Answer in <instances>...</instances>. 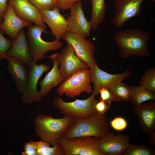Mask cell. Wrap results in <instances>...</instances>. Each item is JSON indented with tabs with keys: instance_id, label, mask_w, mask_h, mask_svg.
I'll use <instances>...</instances> for the list:
<instances>
[{
	"instance_id": "32",
	"label": "cell",
	"mask_w": 155,
	"mask_h": 155,
	"mask_svg": "<svg viewBox=\"0 0 155 155\" xmlns=\"http://www.w3.org/2000/svg\"><path fill=\"white\" fill-rule=\"evenodd\" d=\"M99 94H100V100L109 103L113 101L112 95L107 88H101L99 90Z\"/></svg>"
},
{
	"instance_id": "15",
	"label": "cell",
	"mask_w": 155,
	"mask_h": 155,
	"mask_svg": "<svg viewBox=\"0 0 155 155\" xmlns=\"http://www.w3.org/2000/svg\"><path fill=\"white\" fill-rule=\"evenodd\" d=\"M8 4L20 19L46 29L40 11L28 0H9Z\"/></svg>"
},
{
	"instance_id": "13",
	"label": "cell",
	"mask_w": 155,
	"mask_h": 155,
	"mask_svg": "<svg viewBox=\"0 0 155 155\" xmlns=\"http://www.w3.org/2000/svg\"><path fill=\"white\" fill-rule=\"evenodd\" d=\"M130 143L129 135L109 132L99 139L98 148L103 155H123Z\"/></svg>"
},
{
	"instance_id": "8",
	"label": "cell",
	"mask_w": 155,
	"mask_h": 155,
	"mask_svg": "<svg viewBox=\"0 0 155 155\" xmlns=\"http://www.w3.org/2000/svg\"><path fill=\"white\" fill-rule=\"evenodd\" d=\"M47 57L50 59L55 58L58 60L60 73L65 80L78 71L90 68L87 63L77 57L73 46L68 43L61 53H55Z\"/></svg>"
},
{
	"instance_id": "22",
	"label": "cell",
	"mask_w": 155,
	"mask_h": 155,
	"mask_svg": "<svg viewBox=\"0 0 155 155\" xmlns=\"http://www.w3.org/2000/svg\"><path fill=\"white\" fill-rule=\"evenodd\" d=\"M130 103L134 107L149 100L155 101V92L149 91L144 88L139 86H130Z\"/></svg>"
},
{
	"instance_id": "26",
	"label": "cell",
	"mask_w": 155,
	"mask_h": 155,
	"mask_svg": "<svg viewBox=\"0 0 155 155\" xmlns=\"http://www.w3.org/2000/svg\"><path fill=\"white\" fill-rule=\"evenodd\" d=\"M140 86L147 90L155 92V68L145 70L139 83Z\"/></svg>"
},
{
	"instance_id": "3",
	"label": "cell",
	"mask_w": 155,
	"mask_h": 155,
	"mask_svg": "<svg viewBox=\"0 0 155 155\" xmlns=\"http://www.w3.org/2000/svg\"><path fill=\"white\" fill-rule=\"evenodd\" d=\"M109 132L106 117L96 113L88 118H75L74 123L63 137L91 136L99 139Z\"/></svg>"
},
{
	"instance_id": "19",
	"label": "cell",
	"mask_w": 155,
	"mask_h": 155,
	"mask_svg": "<svg viewBox=\"0 0 155 155\" xmlns=\"http://www.w3.org/2000/svg\"><path fill=\"white\" fill-rule=\"evenodd\" d=\"M3 18V21L0 24V29L8 35L12 40L17 37L22 29L32 25L33 24L18 17L9 4Z\"/></svg>"
},
{
	"instance_id": "24",
	"label": "cell",
	"mask_w": 155,
	"mask_h": 155,
	"mask_svg": "<svg viewBox=\"0 0 155 155\" xmlns=\"http://www.w3.org/2000/svg\"><path fill=\"white\" fill-rule=\"evenodd\" d=\"M107 88L111 93L114 102H129L130 99V86L120 81Z\"/></svg>"
},
{
	"instance_id": "7",
	"label": "cell",
	"mask_w": 155,
	"mask_h": 155,
	"mask_svg": "<svg viewBox=\"0 0 155 155\" xmlns=\"http://www.w3.org/2000/svg\"><path fill=\"white\" fill-rule=\"evenodd\" d=\"M99 139L91 136L68 139L62 137L58 141L65 155H103L98 148Z\"/></svg>"
},
{
	"instance_id": "37",
	"label": "cell",
	"mask_w": 155,
	"mask_h": 155,
	"mask_svg": "<svg viewBox=\"0 0 155 155\" xmlns=\"http://www.w3.org/2000/svg\"><path fill=\"white\" fill-rule=\"evenodd\" d=\"M2 18L1 17L0 15V24L2 23Z\"/></svg>"
},
{
	"instance_id": "23",
	"label": "cell",
	"mask_w": 155,
	"mask_h": 155,
	"mask_svg": "<svg viewBox=\"0 0 155 155\" xmlns=\"http://www.w3.org/2000/svg\"><path fill=\"white\" fill-rule=\"evenodd\" d=\"M92 5L90 21L92 29L95 30L105 19L106 7L104 0H90Z\"/></svg>"
},
{
	"instance_id": "29",
	"label": "cell",
	"mask_w": 155,
	"mask_h": 155,
	"mask_svg": "<svg viewBox=\"0 0 155 155\" xmlns=\"http://www.w3.org/2000/svg\"><path fill=\"white\" fill-rule=\"evenodd\" d=\"M4 32L0 29V61L6 59L7 52L11 46L12 40L11 38L6 39L4 36Z\"/></svg>"
},
{
	"instance_id": "11",
	"label": "cell",
	"mask_w": 155,
	"mask_h": 155,
	"mask_svg": "<svg viewBox=\"0 0 155 155\" xmlns=\"http://www.w3.org/2000/svg\"><path fill=\"white\" fill-rule=\"evenodd\" d=\"M90 68L91 82L93 85L92 93L96 96L99 94L101 88H107L120 81H122L128 78L132 73L129 70L119 74L109 73L101 69L96 63Z\"/></svg>"
},
{
	"instance_id": "9",
	"label": "cell",
	"mask_w": 155,
	"mask_h": 155,
	"mask_svg": "<svg viewBox=\"0 0 155 155\" xmlns=\"http://www.w3.org/2000/svg\"><path fill=\"white\" fill-rule=\"evenodd\" d=\"M81 35L70 31L66 32L62 38L74 48L76 55L87 63L90 68L96 63L94 56L95 46L90 40Z\"/></svg>"
},
{
	"instance_id": "20",
	"label": "cell",
	"mask_w": 155,
	"mask_h": 155,
	"mask_svg": "<svg viewBox=\"0 0 155 155\" xmlns=\"http://www.w3.org/2000/svg\"><path fill=\"white\" fill-rule=\"evenodd\" d=\"M7 69L15 82L18 90L22 93L27 82L28 74L25 65L20 59L7 57Z\"/></svg>"
},
{
	"instance_id": "28",
	"label": "cell",
	"mask_w": 155,
	"mask_h": 155,
	"mask_svg": "<svg viewBox=\"0 0 155 155\" xmlns=\"http://www.w3.org/2000/svg\"><path fill=\"white\" fill-rule=\"evenodd\" d=\"M39 11L51 10L57 7V0H28Z\"/></svg>"
},
{
	"instance_id": "33",
	"label": "cell",
	"mask_w": 155,
	"mask_h": 155,
	"mask_svg": "<svg viewBox=\"0 0 155 155\" xmlns=\"http://www.w3.org/2000/svg\"><path fill=\"white\" fill-rule=\"evenodd\" d=\"M24 151L23 155H38L36 147L33 141L26 143L24 144Z\"/></svg>"
},
{
	"instance_id": "14",
	"label": "cell",
	"mask_w": 155,
	"mask_h": 155,
	"mask_svg": "<svg viewBox=\"0 0 155 155\" xmlns=\"http://www.w3.org/2000/svg\"><path fill=\"white\" fill-rule=\"evenodd\" d=\"M70 9V15L67 19L68 31L86 38L89 37L92 28L90 22L85 16L82 1L75 3Z\"/></svg>"
},
{
	"instance_id": "5",
	"label": "cell",
	"mask_w": 155,
	"mask_h": 155,
	"mask_svg": "<svg viewBox=\"0 0 155 155\" xmlns=\"http://www.w3.org/2000/svg\"><path fill=\"white\" fill-rule=\"evenodd\" d=\"M43 32H47L42 28L36 25H31L27 27L26 34L28 42L31 56L34 60H42L45 57L44 55L51 51H56L61 48L63 43L56 40L51 42H46L41 38Z\"/></svg>"
},
{
	"instance_id": "17",
	"label": "cell",
	"mask_w": 155,
	"mask_h": 155,
	"mask_svg": "<svg viewBox=\"0 0 155 155\" xmlns=\"http://www.w3.org/2000/svg\"><path fill=\"white\" fill-rule=\"evenodd\" d=\"M139 119V125L143 132L148 135L155 131V102H144L133 109Z\"/></svg>"
},
{
	"instance_id": "10",
	"label": "cell",
	"mask_w": 155,
	"mask_h": 155,
	"mask_svg": "<svg viewBox=\"0 0 155 155\" xmlns=\"http://www.w3.org/2000/svg\"><path fill=\"white\" fill-rule=\"evenodd\" d=\"M36 61L33 60L29 68V71L27 83L22 92V100L24 103L30 104L40 100L42 97L36 90L38 80L43 73L49 71L50 67L41 63L37 65Z\"/></svg>"
},
{
	"instance_id": "2",
	"label": "cell",
	"mask_w": 155,
	"mask_h": 155,
	"mask_svg": "<svg viewBox=\"0 0 155 155\" xmlns=\"http://www.w3.org/2000/svg\"><path fill=\"white\" fill-rule=\"evenodd\" d=\"M74 120V118L67 115L55 118L46 115L40 114L34 120L36 132L41 140L54 146L63 137Z\"/></svg>"
},
{
	"instance_id": "34",
	"label": "cell",
	"mask_w": 155,
	"mask_h": 155,
	"mask_svg": "<svg viewBox=\"0 0 155 155\" xmlns=\"http://www.w3.org/2000/svg\"><path fill=\"white\" fill-rule=\"evenodd\" d=\"M86 0H57V7L59 9L66 10L70 9L75 2Z\"/></svg>"
},
{
	"instance_id": "31",
	"label": "cell",
	"mask_w": 155,
	"mask_h": 155,
	"mask_svg": "<svg viewBox=\"0 0 155 155\" xmlns=\"http://www.w3.org/2000/svg\"><path fill=\"white\" fill-rule=\"evenodd\" d=\"M111 106V103H108L100 100L95 105L96 113L100 115H103L108 110L110 109Z\"/></svg>"
},
{
	"instance_id": "38",
	"label": "cell",
	"mask_w": 155,
	"mask_h": 155,
	"mask_svg": "<svg viewBox=\"0 0 155 155\" xmlns=\"http://www.w3.org/2000/svg\"><path fill=\"white\" fill-rule=\"evenodd\" d=\"M152 1L153 2H155V0H152Z\"/></svg>"
},
{
	"instance_id": "16",
	"label": "cell",
	"mask_w": 155,
	"mask_h": 155,
	"mask_svg": "<svg viewBox=\"0 0 155 155\" xmlns=\"http://www.w3.org/2000/svg\"><path fill=\"white\" fill-rule=\"evenodd\" d=\"M40 12L44 22L50 28L55 40L60 41L63 36L68 31L67 19L60 13L57 7Z\"/></svg>"
},
{
	"instance_id": "35",
	"label": "cell",
	"mask_w": 155,
	"mask_h": 155,
	"mask_svg": "<svg viewBox=\"0 0 155 155\" xmlns=\"http://www.w3.org/2000/svg\"><path fill=\"white\" fill-rule=\"evenodd\" d=\"M9 0H0V15L3 18L6 13Z\"/></svg>"
},
{
	"instance_id": "36",
	"label": "cell",
	"mask_w": 155,
	"mask_h": 155,
	"mask_svg": "<svg viewBox=\"0 0 155 155\" xmlns=\"http://www.w3.org/2000/svg\"><path fill=\"white\" fill-rule=\"evenodd\" d=\"M148 141L152 145H155V131L148 135Z\"/></svg>"
},
{
	"instance_id": "18",
	"label": "cell",
	"mask_w": 155,
	"mask_h": 155,
	"mask_svg": "<svg viewBox=\"0 0 155 155\" xmlns=\"http://www.w3.org/2000/svg\"><path fill=\"white\" fill-rule=\"evenodd\" d=\"M6 55L7 57L20 59L28 68L31 65L33 59L30 53L28 40L24 28L20 31L17 37L12 40L11 47L7 52Z\"/></svg>"
},
{
	"instance_id": "21",
	"label": "cell",
	"mask_w": 155,
	"mask_h": 155,
	"mask_svg": "<svg viewBox=\"0 0 155 155\" xmlns=\"http://www.w3.org/2000/svg\"><path fill=\"white\" fill-rule=\"evenodd\" d=\"M51 59L53 62V67L39 83L40 88L39 92L42 97L46 96L53 88L59 85L65 80L60 73L58 60L55 58Z\"/></svg>"
},
{
	"instance_id": "27",
	"label": "cell",
	"mask_w": 155,
	"mask_h": 155,
	"mask_svg": "<svg viewBox=\"0 0 155 155\" xmlns=\"http://www.w3.org/2000/svg\"><path fill=\"white\" fill-rule=\"evenodd\" d=\"M155 151L144 145H135L131 143L123 155H154Z\"/></svg>"
},
{
	"instance_id": "12",
	"label": "cell",
	"mask_w": 155,
	"mask_h": 155,
	"mask_svg": "<svg viewBox=\"0 0 155 155\" xmlns=\"http://www.w3.org/2000/svg\"><path fill=\"white\" fill-rule=\"evenodd\" d=\"M145 0H116L115 11L112 22L116 27H123L125 23L136 16L141 11V5Z\"/></svg>"
},
{
	"instance_id": "1",
	"label": "cell",
	"mask_w": 155,
	"mask_h": 155,
	"mask_svg": "<svg viewBox=\"0 0 155 155\" xmlns=\"http://www.w3.org/2000/svg\"><path fill=\"white\" fill-rule=\"evenodd\" d=\"M147 32L136 29L122 30L113 38L119 50L120 57L126 59L130 56L149 57L151 53L147 43L151 37Z\"/></svg>"
},
{
	"instance_id": "4",
	"label": "cell",
	"mask_w": 155,
	"mask_h": 155,
	"mask_svg": "<svg viewBox=\"0 0 155 155\" xmlns=\"http://www.w3.org/2000/svg\"><path fill=\"white\" fill-rule=\"evenodd\" d=\"M92 92L88 98L84 100L77 99L71 102L64 101L60 97H56L53 102L54 106L64 115L74 118H87L96 113L95 106L98 100Z\"/></svg>"
},
{
	"instance_id": "25",
	"label": "cell",
	"mask_w": 155,
	"mask_h": 155,
	"mask_svg": "<svg viewBox=\"0 0 155 155\" xmlns=\"http://www.w3.org/2000/svg\"><path fill=\"white\" fill-rule=\"evenodd\" d=\"M33 142L36 147L38 155H65L63 148L59 142L51 147L50 144L42 140Z\"/></svg>"
},
{
	"instance_id": "6",
	"label": "cell",
	"mask_w": 155,
	"mask_h": 155,
	"mask_svg": "<svg viewBox=\"0 0 155 155\" xmlns=\"http://www.w3.org/2000/svg\"><path fill=\"white\" fill-rule=\"evenodd\" d=\"M89 70L84 69L78 71L65 79L57 88V92L61 96L73 98L80 95L82 92L92 93L90 84Z\"/></svg>"
},
{
	"instance_id": "30",
	"label": "cell",
	"mask_w": 155,
	"mask_h": 155,
	"mask_svg": "<svg viewBox=\"0 0 155 155\" xmlns=\"http://www.w3.org/2000/svg\"><path fill=\"white\" fill-rule=\"evenodd\" d=\"M112 128L115 130L121 131L125 129L127 127V123L126 119L121 117H117L110 122Z\"/></svg>"
}]
</instances>
